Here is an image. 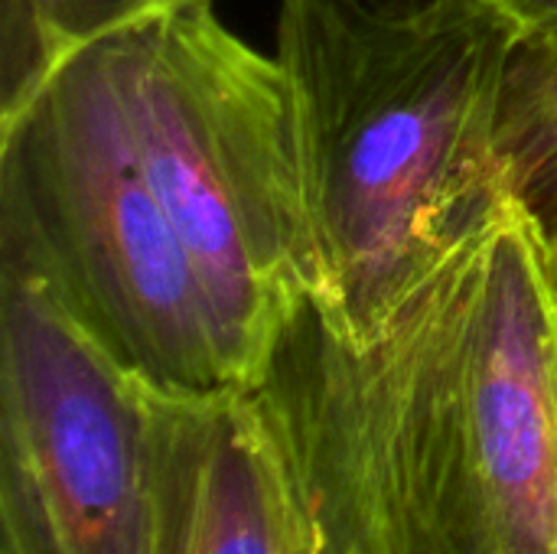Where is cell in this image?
<instances>
[{
    "instance_id": "6da1fadb",
    "label": "cell",
    "mask_w": 557,
    "mask_h": 554,
    "mask_svg": "<svg viewBox=\"0 0 557 554\" xmlns=\"http://www.w3.org/2000/svg\"><path fill=\"white\" fill-rule=\"evenodd\" d=\"M251 398L317 554H557V284L519 202L366 343L304 304Z\"/></svg>"
},
{
    "instance_id": "7a4b0ae2",
    "label": "cell",
    "mask_w": 557,
    "mask_h": 554,
    "mask_svg": "<svg viewBox=\"0 0 557 554\" xmlns=\"http://www.w3.org/2000/svg\"><path fill=\"white\" fill-rule=\"evenodd\" d=\"M522 42L496 0L392 16L277 0L313 251L310 307L366 343L512 206L499 101Z\"/></svg>"
},
{
    "instance_id": "3957f363",
    "label": "cell",
    "mask_w": 557,
    "mask_h": 554,
    "mask_svg": "<svg viewBox=\"0 0 557 554\" xmlns=\"http://www.w3.org/2000/svg\"><path fill=\"white\" fill-rule=\"evenodd\" d=\"M0 268L170 395H248L189 248L137 157L104 42L0 121Z\"/></svg>"
},
{
    "instance_id": "277c9868",
    "label": "cell",
    "mask_w": 557,
    "mask_h": 554,
    "mask_svg": "<svg viewBox=\"0 0 557 554\" xmlns=\"http://www.w3.org/2000/svg\"><path fill=\"white\" fill-rule=\"evenodd\" d=\"M144 173L248 385L313 294L297 108L277 56L196 0L104 39Z\"/></svg>"
},
{
    "instance_id": "5b68a950",
    "label": "cell",
    "mask_w": 557,
    "mask_h": 554,
    "mask_svg": "<svg viewBox=\"0 0 557 554\" xmlns=\"http://www.w3.org/2000/svg\"><path fill=\"white\" fill-rule=\"evenodd\" d=\"M160 389L0 268V554H160Z\"/></svg>"
},
{
    "instance_id": "8992f818",
    "label": "cell",
    "mask_w": 557,
    "mask_h": 554,
    "mask_svg": "<svg viewBox=\"0 0 557 554\" xmlns=\"http://www.w3.org/2000/svg\"><path fill=\"white\" fill-rule=\"evenodd\" d=\"M160 554H317L251 395L160 392Z\"/></svg>"
},
{
    "instance_id": "52a82bcc",
    "label": "cell",
    "mask_w": 557,
    "mask_h": 554,
    "mask_svg": "<svg viewBox=\"0 0 557 554\" xmlns=\"http://www.w3.org/2000/svg\"><path fill=\"white\" fill-rule=\"evenodd\" d=\"M196 0H0V121L78 52Z\"/></svg>"
},
{
    "instance_id": "ba28073f",
    "label": "cell",
    "mask_w": 557,
    "mask_h": 554,
    "mask_svg": "<svg viewBox=\"0 0 557 554\" xmlns=\"http://www.w3.org/2000/svg\"><path fill=\"white\" fill-rule=\"evenodd\" d=\"M499 153L557 284V33L522 39L512 56L499 101Z\"/></svg>"
},
{
    "instance_id": "9c48e42d",
    "label": "cell",
    "mask_w": 557,
    "mask_h": 554,
    "mask_svg": "<svg viewBox=\"0 0 557 554\" xmlns=\"http://www.w3.org/2000/svg\"><path fill=\"white\" fill-rule=\"evenodd\" d=\"M496 3L512 16L522 39L557 33V0H496Z\"/></svg>"
},
{
    "instance_id": "30bf717a",
    "label": "cell",
    "mask_w": 557,
    "mask_h": 554,
    "mask_svg": "<svg viewBox=\"0 0 557 554\" xmlns=\"http://www.w3.org/2000/svg\"><path fill=\"white\" fill-rule=\"evenodd\" d=\"M372 10H382V13H392V16H414V13H428V10H437L444 3H454V0H359Z\"/></svg>"
}]
</instances>
